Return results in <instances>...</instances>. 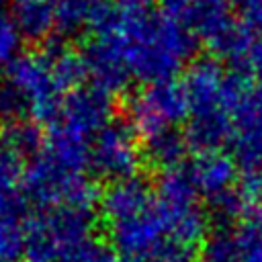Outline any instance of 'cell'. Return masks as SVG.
<instances>
[{
    "instance_id": "obj_16",
    "label": "cell",
    "mask_w": 262,
    "mask_h": 262,
    "mask_svg": "<svg viewBox=\"0 0 262 262\" xmlns=\"http://www.w3.org/2000/svg\"><path fill=\"white\" fill-rule=\"evenodd\" d=\"M43 51H45V55L51 63L55 82H57V86L61 88L63 94L70 92V90L80 88V84L88 78L82 53H76V51L68 49L61 43H53V45L47 43V47Z\"/></svg>"
},
{
    "instance_id": "obj_21",
    "label": "cell",
    "mask_w": 262,
    "mask_h": 262,
    "mask_svg": "<svg viewBox=\"0 0 262 262\" xmlns=\"http://www.w3.org/2000/svg\"><path fill=\"white\" fill-rule=\"evenodd\" d=\"M20 33L16 31L8 10L0 6V74L6 72V68L14 61L20 47Z\"/></svg>"
},
{
    "instance_id": "obj_4",
    "label": "cell",
    "mask_w": 262,
    "mask_h": 262,
    "mask_svg": "<svg viewBox=\"0 0 262 262\" xmlns=\"http://www.w3.org/2000/svg\"><path fill=\"white\" fill-rule=\"evenodd\" d=\"M88 164L45 145L25 168L20 190L27 203L39 209L80 207L94 209L96 186L86 178Z\"/></svg>"
},
{
    "instance_id": "obj_17",
    "label": "cell",
    "mask_w": 262,
    "mask_h": 262,
    "mask_svg": "<svg viewBox=\"0 0 262 262\" xmlns=\"http://www.w3.org/2000/svg\"><path fill=\"white\" fill-rule=\"evenodd\" d=\"M43 143H45L43 131L31 121L16 123V125H10L6 129H0V145L4 149L12 151L14 156L23 158V160L35 158L45 147Z\"/></svg>"
},
{
    "instance_id": "obj_19",
    "label": "cell",
    "mask_w": 262,
    "mask_h": 262,
    "mask_svg": "<svg viewBox=\"0 0 262 262\" xmlns=\"http://www.w3.org/2000/svg\"><path fill=\"white\" fill-rule=\"evenodd\" d=\"M29 117H33L31 104L6 78H0V129L25 123Z\"/></svg>"
},
{
    "instance_id": "obj_18",
    "label": "cell",
    "mask_w": 262,
    "mask_h": 262,
    "mask_svg": "<svg viewBox=\"0 0 262 262\" xmlns=\"http://www.w3.org/2000/svg\"><path fill=\"white\" fill-rule=\"evenodd\" d=\"M104 4H108V0H53L57 29L68 35L80 31L82 27H88L90 18Z\"/></svg>"
},
{
    "instance_id": "obj_28",
    "label": "cell",
    "mask_w": 262,
    "mask_h": 262,
    "mask_svg": "<svg viewBox=\"0 0 262 262\" xmlns=\"http://www.w3.org/2000/svg\"><path fill=\"white\" fill-rule=\"evenodd\" d=\"M149 2L151 0H117V4L127 10H147Z\"/></svg>"
},
{
    "instance_id": "obj_12",
    "label": "cell",
    "mask_w": 262,
    "mask_h": 262,
    "mask_svg": "<svg viewBox=\"0 0 262 262\" xmlns=\"http://www.w3.org/2000/svg\"><path fill=\"white\" fill-rule=\"evenodd\" d=\"M186 172L199 192L209 203L233 190L239 174L235 160L223 149L196 151V156L186 164Z\"/></svg>"
},
{
    "instance_id": "obj_30",
    "label": "cell",
    "mask_w": 262,
    "mask_h": 262,
    "mask_svg": "<svg viewBox=\"0 0 262 262\" xmlns=\"http://www.w3.org/2000/svg\"><path fill=\"white\" fill-rule=\"evenodd\" d=\"M2 2H6V0H0V4H2Z\"/></svg>"
},
{
    "instance_id": "obj_10",
    "label": "cell",
    "mask_w": 262,
    "mask_h": 262,
    "mask_svg": "<svg viewBox=\"0 0 262 262\" xmlns=\"http://www.w3.org/2000/svg\"><path fill=\"white\" fill-rule=\"evenodd\" d=\"M231 158L239 170H262V92L250 84L233 108Z\"/></svg>"
},
{
    "instance_id": "obj_25",
    "label": "cell",
    "mask_w": 262,
    "mask_h": 262,
    "mask_svg": "<svg viewBox=\"0 0 262 262\" xmlns=\"http://www.w3.org/2000/svg\"><path fill=\"white\" fill-rule=\"evenodd\" d=\"M158 4H160V8H162V12L182 18V14L188 12L192 0H158Z\"/></svg>"
},
{
    "instance_id": "obj_23",
    "label": "cell",
    "mask_w": 262,
    "mask_h": 262,
    "mask_svg": "<svg viewBox=\"0 0 262 262\" xmlns=\"http://www.w3.org/2000/svg\"><path fill=\"white\" fill-rule=\"evenodd\" d=\"M239 23L254 37H262V0H244L239 6Z\"/></svg>"
},
{
    "instance_id": "obj_26",
    "label": "cell",
    "mask_w": 262,
    "mask_h": 262,
    "mask_svg": "<svg viewBox=\"0 0 262 262\" xmlns=\"http://www.w3.org/2000/svg\"><path fill=\"white\" fill-rule=\"evenodd\" d=\"M244 0H192V4L199 6H209V8H221V10H231L235 6H242Z\"/></svg>"
},
{
    "instance_id": "obj_27",
    "label": "cell",
    "mask_w": 262,
    "mask_h": 262,
    "mask_svg": "<svg viewBox=\"0 0 262 262\" xmlns=\"http://www.w3.org/2000/svg\"><path fill=\"white\" fill-rule=\"evenodd\" d=\"M244 223H246V225L254 231V235L262 242V207H260V209H256V211H254V213H252Z\"/></svg>"
},
{
    "instance_id": "obj_1",
    "label": "cell",
    "mask_w": 262,
    "mask_h": 262,
    "mask_svg": "<svg viewBox=\"0 0 262 262\" xmlns=\"http://www.w3.org/2000/svg\"><path fill=\"white\" fill-rule=\"evenodd\" d=\"M108 239L121 262H194L209 217L199 201L174 203L131 176L113 182L98 201Z\"/></svg>"
},
{
    "instance_id": "obj_3",
    "label": "cell",
    "mask_w": 262,
    "mask_h": 262,
    "mask_svg": "<svg viewBox=\"0 0 262 262\" xmlns=\"http://www.w3.org/2000/svg\"><path fill=\"white\" fill-rule=\"evenodd\" d=\"M188 98L186 141L196 151H215L231 141L233 108L246 88L250 76L242 72H225L215 59L194 61L184 80Z\"/></svg>"
},
{
    "instance_id": "obj_9",
    "label": "cell",
    "mask_w": 262,
    "mask_h": 262,
    "mask_svg": "<svg viewBox=\"0 0 262 262\" xmlns=\"http://www.w3.org/2000/svg\"><path fill=\"white\" fill-rule=\"evenodd\" d=\"M31 104L33 119L47 123L55 113L63 92L55 82L51 63L45 51L18 53L14 61L6 68L4 76Z\"/></svg>"
},
{
    "instance_id": "obj_20",
    "label": "cell",
    "mask_w": 262,
    "mask_h": 262,
    "mask_svg": "<svg viewBox=\"0 0 262 262\" xmlns=\"http://www.w3.org/2000/svg\"><path fill=\"white\" fill-rule=\"evenodd\" d=\"M25 221L12 217H0V262L23 260Z\"/></svg>"
},
{
    "instance_id": "obj_13",
    "label": "cell",
    "mask_w": 262,
    "mask_h": 262,
    "mask_svg": "<svg viewBox=\"0 0 262 262\" xmlns=\"http://www.w3.org/2000/svg\"><path fill=\"white\" fill-rule=\"evenodd\" d=\"M203 262H262V242L242 223L237 229H221L201 250Z\"/></svg>"
},
{
    "instance_id": "obj_11",
    "label": "cell",
    "mask_w": 262,
    "mask_h": 262,
    "mask_svg": "<svg viewBox=\"0 0 262 262\" xmlns=\"http://www.w3.org/2000/svg\"><path fill=\"white\" fill-rule=\"evenodd\" d=\"M82 57L86 63V76L92 82L90 86L111 96L127 90L133 80L123 61L119 43L113 37H90Z\"/></svg>"
},
{
    "instance_id": "obj_14",
    "label": "cell",
    "mask_w": 262,
    "mask_h": 262,
    "mask_svg": "<svg viewBox=\"0 0 262 262\" xmlns=\"http://www.w3.org/2000/svg\"><path fill=\"white\" fill-rule=\"evenodd\" d=\"M8 14L20 37L29 41H47L57 27L53 0H8Z\"/></svg>"
},
{
    "instance_id": "obj_8",
    "label": "cell",
    "mask_w": 262,
    "mask_h": 262,
    "mask_svg": "<svg viewBox=\"0 0 262 262\" xmlns=\"http://www.w3.org/2000/svg\"><path fill=\"white\" fill-rule=\"evenodd\" d=\"M141 160L143 147L127 121L113 119L88 147V170L111 184L135 176Z\"/></svg>"
},
{
    "instance_id": "obj_15",
    "label": "cell",
    "mask_w": 262,
    "mask_h": 262,
    "mask_svg": "<svg viewBox=\"0 0 262 262\" xmlns=\"http://www.w3.org/2000/svg\"><path fill=\"white\" fill-rule=\"evenodd\" d=\"M188 147L186 135L180 129H168L143 139V156L160 170L182 166Z\"/></svg>"
},
{
    "instance_id": "obj_22",
    "label": "cell",
    "mask_w": 262,
    "mask_h": 262,
    "mask_svg": "<svg viewBox=\"0 0 262 262\" xmlns=\"http://www.w3.org/2000/svg\"><path fill=\"white\" fill-rule=\"evenodd\" d=\"M235 190L250 209V215L262 207V170H242Z\"/></svg>"
},
{
    "instance_id": "obj_24",
    "label": "cell",
    "mask_w": 262,
    "mask_h": 262,
    "mask_svg": "<svg viewBox=\"0 0 262 262\" xmlns=\"http://www.w3.org/2000/svg\"><path fill=\"white\" fill-rule=\"evenodd\" d=\"M82 262H121V260H119V256H117V252L113 250L111 244L94 239L86 248V252L82 256Z\"/></svg>"
},
{
    "instance_id": "obj_7",
    "label": "cell",
    "mask_w": 262,
    "mask_h": 262,
    "mask_svg": "<svg viewBox=\"0 0 262 262\" xmlns=\"http://www.w3.org/2000/svg\"><path fill=\"white\" fill-rule=\"evenodd\" d=\"M127 123L143 141L156 133L178 129L188 119V98L184 84L176 78L149 82L127 98Z\"/></svg>"
},
{
    "instance_id": "obj_2",
    "label": "cell",
    "mask_w": 262,
    "mask_h": 262,
    "mask_svg": "<svg viewBox=\"0 0 262 262\" xmlns=\"http://www.w3.org/2000/svg\"><path fill=\"white\" fill-rule=\"evenodd\" d=\"M90 37H113L133 80H172L196 51L190 27L162 10H127L104 4L88 23Z\"/></svg>"
},
{
    "instance_id": "obj_29",
    "label": "cell",
    "mask_w": 262,
    "mask_h": 262,
    "mask_svg": "<svg viewBox=\"0 0 262 262\" xmlns=\"http://www.w3.org/2000/svg\"><path fill=\"white\" fill-rule=\"evenodd\" d=\"M258 86H260V92H262V84H260V82H258Z\"/></svg>"
},
{
    "instance_id": "obj_6",
    "label": "cell",
    "mask_w": 262,
    "mask_h": 262,
    "mask_svg": "<svg viewBox=\"0 0 262 262\" xmlns=\"http://www.w3.org/2000/svg\"><path fill=\"white\" fill-rule=\"evenodd\" d=\"M113 96L94 88L80 86L61 96L47 125V145L70 158L88 164L92 139L113 121Z\"/></svg>"
},
{
    "instance_id": "obj_5",
    "label": "cell",
    "mask_w": 262,
    "mask_h": 262,
    "mask_svg": "<svg viewBox=\"0 0 262 262\" xmlns=\"http://www.w3.org/2000/svg\"><path fill=\"white\" fill-rule=\"evenodd\" d=\"M94 239L92 209H41L25 221L23 262H82Z\"/></svg>"
}]
</instances>
